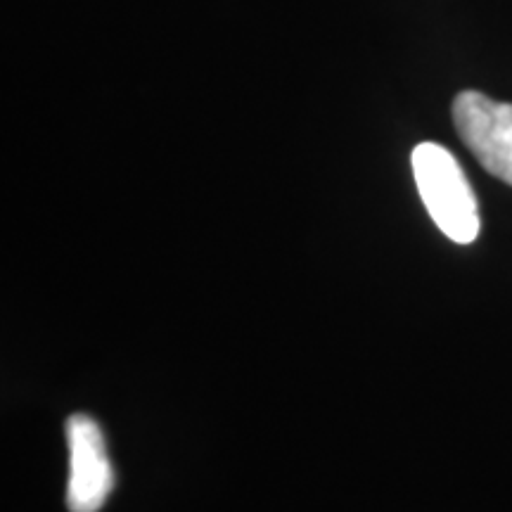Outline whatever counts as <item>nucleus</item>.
I'll use <instances>...</instances> for the list:
<instances>
[{
  "mask_svg": "<svg viewBox=\"0 0 512 512\" xmlns=\"http://www.w3.org/2000/svg\"><path fill=\"white\" fill-rule=\"evenodd\" d=\"M413 176L432 221L458 245H470L479 235V204L458 159L437 143H420L411 157Z\"/></svg>",
  "mask_w": 512,
  "mask_h": 512,
  "instance_id": "nucleus-1",
  "label": "nucleus"
},
{
  "mask_svg": "<svg viewBox=\"0 0 512 512\" xmlns=\"http://www.w3.org/2000/svg\"><path fill=\"white\" fill-rule=\"evenodd\" d=\"M453 124L477 162L498 181L512 185L510 102H496L484 93L465 91L453 100Z\"/></svg>",
  "mask_w": 512,
  "mask_h": 512,
  "instance_id": "nucleus-2",
  "label": "nucleus"
},
{
  "mask_svg": "<svg viewBox=\"0 0 512 512\" xmlns=\"http://www.w3.org/2000/svg\"><path fill=\"white\" fill-rule=\"evenodd\" d=\"M64 430L69 444L67 508L72 512H98L114 486L105 437L98 422L83 413L72 415Z\"/></svg>",
  "mask_w": 512,
  "mask_h": 512,
  "instance_id": "nucleus-3",
  "label": "nucleus"
}]
</instances>
